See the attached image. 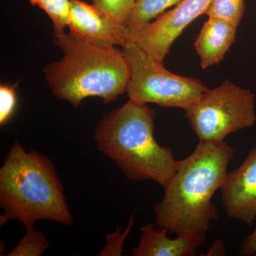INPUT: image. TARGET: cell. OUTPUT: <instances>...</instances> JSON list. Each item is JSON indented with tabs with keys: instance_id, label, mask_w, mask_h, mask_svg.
<instances>
[{
	"instance_id": "e0dca14e",
	"label": "cell",
	"mask_w": 256,
	"mask_h": 256,
	"mask_svg": "<svg viewBox=\"0 0 256 256\" xmlns=\"http://www.w3.org/2000/svg\"><path fill=\"white\" fill-rule=\"evenodd\" d=\"M16 105V85L0 86V124L2 126L11 118Z\"/></svg>"
},
{
	"instance_id": "ac0fdd59",
	"label": "cell",
	"mask_w": 256,
	"mask_h": 256,
	"mask_svg": "<svg viewBox=\"0 0 256 256\" xmlns=\"http://www.w3.org/2000/svg\"><path fill=\"white\" fill-rule=\"evenodd\" d=\"M134 222V214L131 216L129 224L124 233L121 234L120 227H118L114 234L106 235L107 244L99 256H122V246L130 233Z\"/></svg>"
},
{
	"instance_id": "d6986e66",
	"label": "cell",
	"mask_w": 256,
	"mask_h": 256,
	"mask_svg": "<svg viewBox=\"0 0 256 256\" xmlns=\"http://www.w3.org/2000/svg\"><path fill=\"white\" fill-rule=\"evenodd\" d=\"M238 254L242 256H256V227L254 232L244 239Z\"/></svg>"
},
{
	"instance_id": "7c38bea8",
	"label": "cell",
	"mask_w": 256,
	"mask_h": 256,
	"mask_svg": "<svg viewBox=\"0 0 256 256\" xmlns=\"http://www.w3.org/2000/svg\"><path fill=\"white\" fill-rule=\"evenodd\" d=\"M182 0H136L130 14L127 25H139L150 22L162 14L168 8L176 5Z\"/></svg>"
},
{
	"instance_id": "44dd1931",
	"label": "cell",
	"mask_w": 256,
	"mask_h": 256,
	"mask_svg": "<svg viewBox=\"0 0 256 256\" xmlns=\"http://www.w3.org/2000/svg\"></svg>"
},
{
	"instance_id": "ba28073f",
	"label": "cell",
	"mask_w": 256,
	"mask_h": 256,
	"mask_svg": "<svg viewBox=\"0 0 256 256\" xmlns=\"http://www.w3.org/2000/svg\"><path fill=\"white\" fill-rule=\"evenodd\" d=\"M220 190L228 217L252 226L256 220V146L239 168L227 174Z\"/></svg>"
},
{
	"instance_id": "277c9868",
	"label": "cell",
	"mask_w": 256,
	"mask_h": 256,
	"mask_svg": "<svg viewBox=\"0 0 256 256\" xmlns=\"http://www.w3.org/2000/svg\"><path fill=\"white\" fill-rule=\"evenodd\" d=\"M64 192L50 158L25 150L16 141L0 169V206L4 212L0 226L10 220L25 227L42 220L72 225L73 216Z\"/></svg>"
},
{
	"instance_id": "5b68a950",
	"label": "cell",
	"mask_w": 256,
	"mask_h": 256,
	"mask_svg": "<svg viewBox=\"0 0 256 256\" xmlns=\"http://www.w3.org/2000/svg\"><path fill=\"white\" fill-rule=\"evenodd\" d=\"M122 48L130 70L126 92L134 102L184 110L208 90L198 79L172 73L136 44Z\"/></svg>"
},
{
	"instance_id": "7a4b0ae2",
	"label": "cell",
	"mask_w": 256,
	"mask_h": 256,
	"mask_svg": "<svg viewBox=\"0 0 256 256\" xmlns=\"http://www.w3.org/2000/svg\"><path fill=\"white\" fill-rule=\"evenodd\" d=\"M54 42L64 56L44 73L57 99L78 108L88 97L100 98L107 104L126 92L130 70L124 50L84 41L70 32L54 37Z\"/></svg>"
},
{
	"instance_id": "6da1fadb",
	"label": "cell",
	"mask_w": 256,
	"mask_h": 256,
	"mask_svg": "<svg viewBox=\"0 0 256 256\" xmlns=\"http://www.w3.org/2000/svg\"><path fill=\"white\" fill-rule=\"evenodd\" d=\"M234 154L226 142L200 141L193 152L180 161L162 200L154 206L156 225L176 235L206 234L210 222L218 220L212 197L224 183Z\"/></svg>"
},
{
	"instance_id": "2e32d148",
	"label": "cell",
	"mask_w": 256,
	"mask_h": 256,
	"mask_svg": "<svg viewBox=\"0 0 256 256\" xmlns=\"http://www.w3.org/2000/svg\"><path fill=\"white\" fill-rule=\"evenodd\" d=\"M136 0H92V4L100 8L126 26Z\"/></svg>"
},
{
	"instance_id": "30bf717a",
	"label": "cell",
	"mask_w": 256,
	"mask_h": 256,
	"mask_svg": "<svg viewBox=\"0 0 256 256\" xmlns=\"http://www.w3.org/2000/svg\"><path fill=\"white\" fill-rule=\"evenodd\" d=\"M141 236L137 247L132 249L134 256H192L206 240L205 234H183L174 239L168 238L165 228L156 230L152 224L140 228Z\"/></svg>"
},
{
	"instance_id": "9a60e30c",
	"label": "cell",
	"mask_w": 256,
	"mask_h": 256,
	"mask_svg": "<svg viewBox=\"0 0 256 256\" xmlns=\"http://www.w3.org/2000/svg\"><path fill=\"white\" fill-rule=\"evenodd\" d=\"M26 234L8 256H40L50 246L42 232H36L34 226L25 227Z\"/></svg>"
},
{
	"instance_id": "5bb4252c",
	"label": "cell",
	"mask_w": 256,
	"mask_h": 256,
	"mask_svg": "<svg viewBox=\"0 0 256 256\" xmlns=\"http://www.w3.org/2000/svg\"><path fill=\"white\" fill-rule=\"evenodd\" d=\"M244 0H212L204 14L222 18L238 26L245 13Z\"/></svg>"
},
{
	"instance_id": "3957f363",
	"label": "cell",
	"mask_w": 256,
	"mask_h": 256,
	"mask_svg": "<svg viewBox=\"0 0 256 256\" xmlns=\"http://www.w3.org/2000/svg\"><path fill=\"white\" fill-rule=\"evenodd\" d=\"M156 116L146 104L129 99L99 121L94 139L99 150L112 160L126 178L133 182L153 180L164 188L180 161L170 148L156 142Z\"/></svg>"
},
{
	"instance_id": "52a82bcc",
	"label": "cell",
	"mask_w": 256,
	"mask_h": 256,
	"mask_svg": "<svg viewBox=\"0 0 256 256\" xmlns=\"http://www.w3.org/2000/svg\"><path fill=\"white\" fill-rule=\"evenodd\" d=\"M210 1L182 0L174 9L163 13L153 22L124 26L126 44H136L163 62L175 40L195 18L204 14Z\"/></svg>"
},
{
	"instance_id": "9c48e42d",
	"label": "cell",
	"mask_w": 256,
	"mask_h": 256,
	"mask_svg": "<svg viewBox=\"0 0 256 256\" xmlns=\"http://www.w3.org/2000/svg\"><path fill=\"white\" fill-rule=\"evenodd\" d=\"M72 10L68 28L80 40L96 44L124 46V26L94 4L70 0Z\"/></svg>"
},
{
	"instance_id": "4fadbf2b",
	"label": "cell",
	"mask_w": 256,
	"mask_h": 256,
	"mask_svg": "<svg viewBox=\"0 0 256 256\" xmlns=\"http://www.w3.org/2000/svg\"><path fill=\"white\" fill-rule=\"evenodd\" d=\"M33 6H37L50 16L53 22L54 37L60 36L68 28L72 2L70 0H28Z\"/></svg>"
},
{
	"instance_id": "ffe728a7",
	"label": "cell",
	"mask_w": 256,
	"mask_h": 256,
	"mask_svg": "<svg viewBox=\"0 0 256 256\" xmlns=\"http://www.w3.org/2000/svg\"><path fill=\"white\" fill-rule=\"evenodd\" d=\"M225 255L226 242L223 239H217L208 248V252L205 256H223Z\"/></svg>"
},
{
	"instance_id": "8992f818",
	"label": "cell",
	"mask_w": 256,
	"mask_h": 256,
	"mask_svg": "<svg viewBox=\"0 0 256 256\" xmlns=\"http://www.w3.org/2000/svg\"><path fill=\"white\" fill-rule=\"evenodd\" d=\"M255 100L254 92L226 80L202 94L185 116L200 141L223 142L228 134L255 124Z\"/></svg>"
},
{
	"instance_id": "8fae6325",
	"label": "cell",
	"mask_w": 256,
	"mask_h": 256,
	"mask_svg": "<svg viewBox=\"0 0 256 256\" xmlns=\"http://www.w3.org/2000/svg\"><path fill=\"white\" fill-rule=\"evenodd\" d=\"M238 26L226 20L208 18L194 43L200 66L206 69L224 60L236 36Z\"/></svg>"
}]
</instances>
